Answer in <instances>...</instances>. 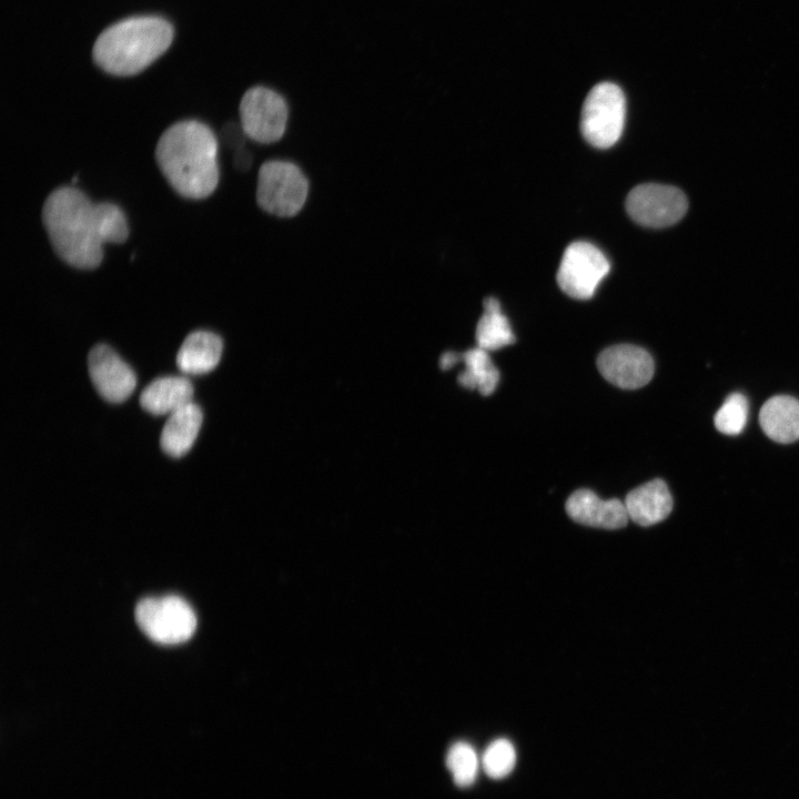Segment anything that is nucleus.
I'll list each match as a JSON object with an SVG mask.
<instances>
[{
    "instance_id": "1",
    "label": "nucleus",
    "mask_w": 799,
    "mask_h": 799,
    "mask_svg": "<svg viewBox=\"0 0 799 799\" xmlns=\"http://www.w3.org/2000/svg\"><path fill=\"white\" fill-rule=\"evenodd\" d=\"M42 222L59 257L83 270L100 265L104 243H122L129 235L125 215L117 204L93 203L73 186L58 188L48 195Z\"/></svg>"
},
{
    "instance_id": "2",
    "label": "nucleus",
    "mask_w": 799,
    "mask_h": 799,
    "mask_svg": "<svg viewBox=\"0 0 799 799\" xmlns=\"http://www.w3.org/2000/svg\"><path fill=\"white\" fill-rule=\"evenodd\" d=\"M218 141L212 130L196 120L169 127L155 148L156 163L176 193L204 199L219 183Z\"/></svg>"
},
{
    "instance_id": "3",
    "label": "nucleus",
    "mask_w": 799,
    "mask_h": 799,
    "mask_svg": "<svg viewBox=\"0 0 799 799\" xmlns=\"http://www.w3.org/2000/svg\"><path fill=\"white\" fill-rule=\"evenodd\" d=\"M172 39L173 29L162 18H128L99 36L93 47V59L108 73L133 75L163 54Z\"/></svg>"
},
{
    "instance_id": "4",
    "label": "nucleus",
    "mask_w": 799,
    "mask_h": 799,
    "mask_svg": "<svg viewBox=\"0 0 799 799\" xmlns=\"http://www.w3.org/2000/svg\"><path fill=\"white\" fill-rule=\"evenodd\" d=\"M626 115V99L615 83L600 82L587 94L580 114V130L588 143L606 149L620 138Z\"/></svg>"
},
{
    "instance_id": "5",
    "label": "nucleus",
    "mask_w": 799,
    "mask_h": 799,
    "mask_svg": "<svg viewBox=\"0 0 799 799\" xmlns=\"http://www.w3.org/2000/svg\"><path fill=\"white\" fill-rule=\"evenodd\" d=\"M307 193L309 182L295 164L275 160L261 165L256 201L265 212L282 218L293 216L302 210Z\"/></svg>"
},
{
    "instance_id": "6",
    "label": "nucleus",
    "mask_w": 799,
    "mask_h": 799,
    "mask_svg": "<svg viewBox=\"0 0 799 799\" xmlns=\"http://www.w3.org/2000/svg\"><path fill=\"white\" fill-rule=\"evenodd\" d=\"M134 615L141 630L163 645L188 640L196 627V617L190 605L172 595L140 600Z\"/></svg>"
},
{
    "instance_id": "7",
    "label": "nucleus",
    "mask_w": 799,
    "mask_h": 799,
    "mask_svg": "<svg viewBox=\"0 0 799 799\" xmlns=\"http://www.w3.org/2000/svg\"><path fill=\"white\" fill-rule=\"evenodd\" d=\"M688 199L678 188L659 183L635 186L627 195L626 210L638 224L653 229L671 226L688 211Z\"/></svg>"
},
{
    "instance_id": "8",
    "label": "nucleus",
    "mask_w": 799,
    "mask_h": 799,
    "mask_svg": "<svg viewBox=\"0 0 799 799\" xmlns=\"http://www.w3.org/2000/svg\"><path fill=\"white\" fill-rule=\"evenodd\" d=\"M609 270V261L597 246L584 241L574 242L563 254L557 283L568 296L588 300Z\"/></svg>"
},
{
    "instance_id": "9",
    "label": "nucleus",
    "mask_w": 799,
    "mask_h": 799,
    "mask_svg": "<svg viewBox=\"0 0 799 799\" xmlns=\"http://www.w3.org/2000/svg\"><path fill=\"white\" fill-rule=\"evenodd\" d=\"M239 111L242 131L251 140L272 143L283 136L287 107L277 92L265 87H253L243 94Z\"/></svg>"
},
{
    "instance_id": "10",
    "label": "nucleus",
    "mask_w": 799,
    "mask_h": 799,
    "mask_svg": "<svg viewBox=\"0 0 799 799\" xmlns=\"http://www.w3.org/2000/svg\"><path fill=\"white\" fill-rule=\"evenodd\" d=\"M597 368L610 384L636 390L650 382L655 365L650 354L643 347L631 344L613 345L601 351L597 357Z\"/></svg>"
},
{
    "instance_id": "11",
    "label": "nucleus",
    "mask_w": 799,
    "mask_h": 799,
    "mask_svg": "<svg viewBox=\"0 0 799 799\" xmlns=\"http://www.w3.org/2000/svg\"><path fill=\"white\" fill-rule=\"evenodd\" d=\"M88 370L97 392L108 402L125 401L136 386L133 370L105 344L95 345L90 351Z\"/></svg>"
},
{
    "instance_id": "12",
    "label": "nucleus",
    "mask_w": 799,
    "mask_h": 799,
    "mask_svg": "<svg viewBox=\"0 0 799 799\" xmlns=\"http://www.w3.org/2000/svg\"><path fill=\"white\" fill-rule=\"evenodd\" d=\"M566 512L579 524L606 529L625 527L629 519L623 502L604 500L587 488L577 489L568 497Z\"/></svg>"
},
{
    "instance_id": "13",
    "label": "nucleus",
    "mask_w": 799,
    "mask_h": 799,
    "mask_svg": "<svg viewBox=\"0 0 799 799\" xmlns=\"http://www.w3.org/2000/svg\"><path fill=\"white\" fill-rule=\"evenodd\" d=\"M624 504L629 518L641 526H650L664 520L674 505L671 494L660 478L630 490Z\"/></svg>"
},
{
    "instance_id": "14",
    "label": "nucleus",
    "mask_w": 799,
    "mask_h": 799,
    "mask_svg": "<svg viewBox=\"0 0 799 799\" xmlns=\"http://www.w3.org/2000/svg\"><path fill=\"white\" fill-rule=\"evenodd\" d=\"M202 411L193 401L168 415L160 444L171 457L185 455L193 446L202 425Z\"/></svg>"
},
{
    "instance_id": "15",
    "label": "nucleus",
    "mask_w": 799,
    "mask_h": 799,
    "mask_svg": "<svg viewBox=\"0 0 799 799\" xmlns=\"http://www.w3.org/2000/svg\"><path fill=\"white\" fill-rule=\"evenodd\" d=\"M193 386L184 376H162L152 381L140 394V405L153 415H170L192 402Z\"/></svg>"
},
{
    "instance_id": "16",
    "label": "nucleus",
    "mask_w": 799,
    "mask_h": 799,
    "mask_svg": "<svg viewBox=\"0 0 799 799\" xmlns=\"http://www.w3.org/2000/svg\"><path fill=\"white\" fill-rule=\"evenodd\" d=\"M222 340L209 331H194L181 344L176 355V365L184 374H205L220 362Z\"/></svg>"
},
{
    "instance_id": "17",
    "label": "nucleus",
    "mask_w": 799,
    "mask_h": 799,
    "mask_svg": "<svg viewBox=\"0 0 799 799\" xmlns=\"http://www.w3.org/2000/svg\"><path fill=\"white\" fill-rule=\"evenodd\" d=\"M759 422L766 435L775 442L799 439V401L787 395L769 398L760 409Z\"/></svg>"
},
{
    "instance_id": "18",
    "label": "nucleus",
    "mask_w": 799,
    "mask_h": 799,
    "mask_svg": "<svg viewBox=\"0 0 799 799\" xmlns=\"http://www.w3.org/2000/svg\"><path fill=\"white\" fill-rule=\"evenodd\" d=\"M465 370L458 375V383L468 390H477L482 395H490L497 387L499 372L490 360L487 351L481 347L471 348L458 354V362Z\"/></svg>"
},
{
    "instance_id": "19",
    "label": "nucleus",
    "mask_w": 799,
    "mask_h": 799,
    "mask_svg": "<svg viewBox=\"0 0 799 799\" xmlns=\"http://www.w3.org/2000/svg\"><path fill=\"white\" fill-rule=\"evenodd\" d=\"M476 341L477 346L487 352L499 350L516 341L510 324L495 297L484 300V313L476 326Z\"/></svg>"
},
{
    "instance_id": "20",
    "label": "nucleus",
    "mask_w": 799,
    "mask_h": 799,
    "mask_svg": "<svg viewBox=\"0 0 799 799\" xmlns=\"http://www.w3.org/2000/svg\"><path fill=\"white\" fill-rule=\"evenodd\" d=\"M446 766L455 783L459 787L471 786L478 772L479 760L474 748L466 742L454 744L446 756Z\"/></svg>"
},
{
    "instance_id": "21",
    "label": "nucleus",
    "mask_w": 799,
    "mask_h": 799,
    "mask_svg": "<svg viewBox=\"0 0 799 799\" xmlns=\"http://www.w3.org/2000/svg\"><path fill=\"white\" fill-rule=\"evenodd\" d=\"M516 762L513 744L499 738L490 742L482 757V766L486 775L493 779H502L510 773Z\"/></svg>"
},
{
    "instance_id": "22",
    "label": "nucleus",
    "mask_w": 799,
    "mask_h": 799,
    "mask_svg": "<svg viewBox=\"0 0 799 799\" xmlns=\"http://www.w3.org/2000/svg\"><path fill=\"white\" fill-rule=\"evenodd\" d=\"M748 416L747 398L740 393L729 395L717 411L714 422L716 428L727 435L742 432Z\"/></svg>"
},
{
    "instance_id": "23",
    "label": "nucleus",
    "mask_w": 799,
    "mask_h": 799,
    "mask_svg": "<svg viewBox=\"0 0 799 799\" xmlns=\"http://www.w3.org/2000/svg\"><path fill=\"white\" fill-rule=\"evenodd\" d=\"M458 362V354L454 352H446L439 358V366L442 370H449L453 365Z\"/></svg>"
}]
</instances>
